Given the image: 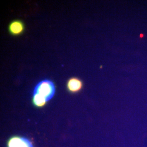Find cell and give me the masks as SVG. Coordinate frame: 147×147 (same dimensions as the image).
<instances>
[{"instance_id":"2","label":"cell","mask_w":147,"mask_h":147,"mask_svg":"<svg viewBox=\"0 0 147 147\" xmlns=\"http://www.w3.org/2000/svg\"><path fill=\"white\" fill-rule=\"evenodd\" d=\"M25 25L20 20H14L8 25V31L11 36H18L25 31Z\"/></svg>"},{"instance_id":"1","label":"cell","mask_w":147,"mask_h":147,"mask_svg":"<svg viewBox=\"0 0 147 147\" xmlns=\"http://www.w3.org/2000/svg\"><path fill=\"white\" fill-rule=\"evenodd\" d=\"M56 87L53 81L44 80L36 86L33 92V104L37 107H42L55 95Z\"/></svg>"},{"instance_id":"3","label":"cell","mask_w":147,"mask_h":147,"mask_svg":"<svg viewBox=\"0 0 147 147\" xmlns=\"http://www.w3.org/2000/svg\"><path fill=\"white\" fill-rule=\"evenodd\" d=\"M83 86L82 80L75 77L70 78L67 82V88L71 93H76L80 92Z\"/></svg>"},{"instance_id":"4","label":"cell","mask_w":147,"mask_h":147,"mask_svg":"<svg viewBox=\"0 0 147 147\" xmlns=\"http://www.w3.org/2000/svg\"><path fill=\"white\" fill-rule=\"evenodd\" d=\"M8 147H33L27 139L21 137H13L8 142Z\"/></svg>"}]
</instances>
